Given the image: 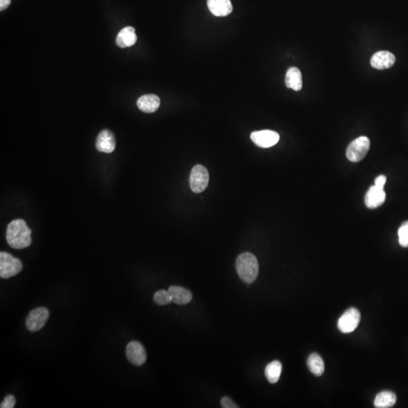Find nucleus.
Here are the masks:
<instances>
[{
	"instance_id": "f257e3e1",
	"label": "nucleus",
	"mask_w": 408,
	"mask_h": 408,
	"mask_svg": "<svg viewBox=\"0 0 408 408\" xmlns=\"http://www.w3.org/2000/svg\"><path fill=\"white\" fill-rule=\"evenodd\" d=\"M8 245L14 249L28 247L32 243L31 230L23 219H15L9 223L6 230Z\"/></svg>"
},
{
	"instance_id": "f03ea898",
	"label": "nucleus",
	"mask_w": 408,
	"mask_h": 408,
	"mask_svg": "<svg viewBox=\"0 0 408 408\" xmlns=\"http://www.w3.org/2000/svg\"><path fill=\"white\" fill-rule=\"evenodd\" d=\"M236 269L238 276L245 283H253L259 274L257 259L252 253H242L237 259Z\"/></svg>"
},
{
	"instance_id": "7ed1b4c3",
	"label": "nucleus",
	"mask_w": 408,
	"mask_h": 408,
	"mask_svg": "<svg viewBox=\"0 0 408 408\" xmlns=\"http://www.w3.org/2000/svg\"><path fill=\"white\" fill-rule=\"evenodd\" d=\"M23 265L20 260L14 257L12 255L1 252L0 253V277L2 278H10L17 275L21 271Z\"/></svg>"
},
{
	"instance_id": "20e7f679",
	"label": "nucleus",
	"mask_w": 408,
	"mask_h": 408,
	"mask_svg": "<svg viewBox=\"0 0 408 408\" xmlns=\"http://www.w3.org/2000/svg\"><path fill=\"white\" fill-rule=\"evenodd\" d=\"M370 145V139L366 136L355 139L347 147V157L348 161L353 163L362 161L369 151Z\"/></svg>"
},
{
	"instance_id": "39448f33",
	"label": "nucleus",
	"mask_w": 408,
	"mask_h": 408,
	"mask_svg": "<svg viewBox=\"0 0 408 408\" xmlns=\"http://www.w3.org/2000/svg\"><path fill=\"white\" fill-rule=\"evenodd\" d=\"M209 172L202 165L194 166L190 175V187L196 194L204 192L209 184Z\"/></svg>"
},
{
	"instance_id": "423d86ee",
	"label": "nucleus",
	"mask_w": 408,
	"mask_h": 408,
	"mask_svg": "<svg viewBox=\"0 0 408 408\" xmlns=\"http://www.w3.org/2000/svg\"><path fill=\"white\" fill-rule=\"evenodd\" d=\"M49 317V311L46 308H35L30 311L27 316L26 326L30 332L39 331L45 326Z\"/></svg>"
},
{
	"instance_id": "0eeeda50",
	"label": "nucleus",
	"mask_w": 408,
	"mask_h": 408,
	"mask_svg": "<svg viewBox=\"0 0 408 408\" xmlns=\"http://www.w3.org/2000/svg\"><path fill=\"white\" fill-rule=\"evenodd\" d=\"M361 321V315L356 308H351L340 317L338 321V328L343 333H349L354 331Z\"/></svg>"
},
{
	"instance_id": "6e6552de",
	"label": "nucleus",
	"mask_w": 408,
	"mask_h": 408,
	"mask_svg": "<svg viewBox=\"0 0 408 408\" xmlns=\"http://www.w3.org/2000/svg\"><path fill=\"white\" fill-rule=\"evenodd\" d=\"M250 138L258 147L268 148L275 145L279 142L280 136L274 131L261 130L252 132Z\"/></svg>"
},
{
	"instance_id": "1a4fd4ad",
	"label": "nucleus",
	"mask_w": 408,
	"mask_h": 408,
	"mask_svg": "<svg viewBox=\"0 0 408 408\" xmlns=\"http://www.w3.org/2000/svg\"><path fill=\"white\" fill-rule=\"evenodd\" d=\"M125 354L129 362L136 366H142L147 360V354L144 347L137 341L130 342L127 345Z\"/></svg>"
},
{
	"instance_id": "9d476101",
	"label": "nucleus",
	"mask_w": 408,
	"mask_h": 408,
	"mask_svg": "<svg viewBox=\"0 0 408 408\" xmlns=\"http://www.w3.org/2000/svg\"><path fill=\"white\" fill-rule=\"evenodd\" d=\"M96 147L100 152L112 153L116 147V139L113 132L108 129L102 130L96 139Z\"/></svg>"
},
{
	"instance_id": "9b49d317",
	"label": "nucleus",
	"mask_w": 408,
	"mask_h": 408,
	"mask_svg": "<svg viewBox=\"0 0 408 408\" xmlns=\"http://www.w3.org/2000/svg\"><path fill=\"white\" fill-rule=\"evenodd\" d=\"M386 192L384 188L373 185L368 190L365 196V204L370 209H375L382 206L386 201Z\"/></svg>"
},
{
	"instance_id": "f8f14e48",
	"label": "nucleus",
	"mask_w": 408,
	"mask_h": 408,
	"mask_svg": "<svg viewBox=\"0 0 408 408\" xmlns=\"http://www.w3.org/2000/svg\"><path fill=\"white\" fill-rule=\"evenodd\" d=\"M395 57L393 54L388 51H380L372 56L370 64L378 70L390 68L395 64Z\"/></svg>"
},
{
	"instance_id": "ddd939ff",
	"label": "nucleus",
	"mask_w": 408,
	"mask_h": 408,
	"mask_svg": "<svg viewBox=\"0 0 408 408\" xmlns=\"http://www.w3.org/2000/svg\"><path fill=\"white\" fill-rule=\"evenodd\" d=\"M207 6L211 13L217 17H224L232 12L231 0H207Z\"/></svg>"
},
{
	"instance_id": "4468645a",
	"label": "nucleus",
	"mask_w": 408,
	"mask_h": 408,
	"mask_svg": "<svg viewBox=\"0 0 408 408\" xmlns=\"http://www.w3.org/2000/svg\"><path fill=\"white\" fill-rule=\"evenodd\" d=\"M161 105V99L156 95L147 94L139 98L137 106L139 110L144 113L155 112Z\"/></svg>"
},
{
	"instance_id": "2eb2a0df",
	"label": "nucleus",
	"mask_w": 408,
	"mask_h": 408,
	"mask_svg": "<svg viewBox=\"0 0 408 408\" xmlns=\"http://www.w3.org/2000/svg\"><path fill=\"white\" fill-rule=\"evenodd\" d=\"M137 42V35L134 27H125L117 34L116 43L121 48H127L134 45Z\"/></svg>"
},
{
	"instance_id": "dca6fc26",
	"label": "nucleus",
	"mask_w": 408,
	"mask_h": 408,
	"mask_svg": "<svg viewBox=\"0 0 408 408\" xmlns=\"http://www.w3.org/2000/svg\"><path fill=\"white\" fill-rule=\"evenodd\" d=\"M168 291L172 298V303L175 304L185 305L192 300V293L188 289L182 286H170Z\"/></svg>"
},
{
	"instance_id": "f3484780",
	"label": "nucleus",
	"mask_w": 408,
	"mask_h": 408,
	"mask_svg": "<svg viewBox=\"0 0 408 408\" xmlns=\"http://www.w3.org/2000/svg\"><path fill=\"white\" fill-rule=\"evenodd\" d=\"M285 84L286 87L295 91H300L303 88V78L301 71L297 67H290L288 69L285 77Z\"/></svg>"
},
{
	"instance_id": "a211bd4d",
	"label": "nucleus",
	"mask_w": 408,
	"mask_h": 408,
	"mask_svg": "<svg viewBox=\"0 0 408 408\" xmlns=\"http://www.w3.org/2000/svg\"><path fill=\"white\" fill-rule=\"evenodd\" d=\"M396 395L391 391H382L376 395L374 406L377 408H391L396 403Z\"/></svg>"
},
{
	"instance_id": "6ab92c4d",
	"label": "nucleus",
	"mask_w": 408,
	"mask_h": 408,
	"mask_svg": "<svg viewBox=\"0 0 408 408\" xmlns=\"http://www.w3.org/2000/svg\"><path fill=\"white\" fill-rule=\"evenodd\" d=\"M307 365L310 371L315 376H321L325 372V363L323 359L316 353H313L308 357Z\"/></svg>"
},
{
	"instance_id": "aec40b11",
	"label": "nucleus",
	"mask_w": 408,
	"mask_h": 408,
	"mask_svg": "<svg viewBox=\"0 0 408 408\" xmlns=\"http://www.w3.org/2000/svg\"><path fill=\"white\" fill-rule=\"evenodd\" d=\"M282 372V365L278 361H274L266 366L265 374L270 383H276Z\"/></svg>"
},
{
	"instance_id": "412c9836",
	"label": "nucleus",
	"mask_w": 408,
	"mask_h": 408,
	"mask_svg": "<svg viewBox=\"0 0 408 408\" xmlns=\"http://www.w3.org/2000/svg\"><path fill=\"white\" fill-rule=\"evenodd\" d=\"M154 300L159 306H166L172 303V298L168 290L161 289L156 292L154 296Z\"/></svg>"
},
{
	"instance_id": "4be33fe9",
	"label": "nucleus",
	"mask_w": 408,
	"mask_h": 408,
	"mask_svg": "<svg viewBox=\"0 0 408 408\" xmlns=\"http://www.w3.org/2000/svg\"><path fill=\"white\" fill-rule=\"evenodd\" d=\"M398 240L402 247H408V221L405 222L398 229Z\"/></svg>"
},
{
	"instance_id": "5701e85b",
	"label": "nucleus",
	"mask_w": 408,
	"mask_h": 408,
	"mask_svg": "<svg viewBox=\"0 0 408 408\" xmlns=\"http://www.w3.org/2000/svg\"><path fill=\"white\" fill-rule=\"evenodd\" d=\"M16 403V400L15 397L12 395H7L4 399L3 402H2L0 408H13L15 406Z\"/></svg>"
},
{
	"instance_id": "b1692460",
	"label": "nucleus",
	"mask_w": 408,
	"mask_h": 408,
	"mask_svg": "<svg viewBox=\"0 0 408 408\" xmlns=\"http://www.w3.org/2000/svg\"><path fill=\"white\" fill-rule=\"evenodd\" d=\"M221 405L222 407L224 408H238V406H237L236 404L234 403V402H232V400H231V398H227V397H224V398H222Z\"/></svg>"
},
{
	"instance_id": "393cba45",
	"label": "nucleus",
	"mask_w": 408,
	"mask_h": 408,
	"mask_svg": "<svg viewBox=\"0 0 408 408\" xmlns=\"http://www.w3.org/2000/svg\"><path fill=\"white\" fill-rule=\"evenodd\" d=\"M387 176H383V175H380V176H377L375 179V185L378 186L380 187H383L384 188V186H385L386 183H387Z\"/></svg>"
},
{
	"instance_id": "a878e982",
	"label": "nucleus",
	"mask_w": 408,
	"mask_h": 408,
	"mask_svg": "<svg viewBox=\"0 0 408 408\" xmlns=\"http://www.w3.org/2000/svg\"><path fill=\"white\" fill-rule=\"evenodd\" d=\"M10 4L11 0H0V10H5Z\"/></svg>"
}]
</instances>
